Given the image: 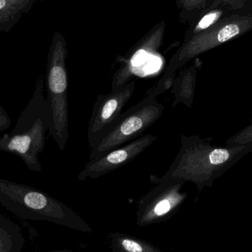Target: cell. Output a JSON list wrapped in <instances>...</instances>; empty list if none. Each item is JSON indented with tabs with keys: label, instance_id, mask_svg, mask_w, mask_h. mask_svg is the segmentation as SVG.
<instances>
[{
	"label": "cell",
	"instance_id": "6da1fadb",
	"mask_svg": "<svg viewBox=\"0 0 252 252\" xmlns=\"http://www.w3.org/2000/svg\"><path fill=\"white\" fill-rule=\"evenodd\" d=\"M210 139L182 135L181 148L161 180L190 181L198 188L211 185L241 158L252 152V142L235 147H216Z\"/></svg>",
	"mask_w": 252,
	"mask_h": 252
},
{
	"label": "cell",
	"instance_id": "7a4b0ae2",
	"mask_svg": "<svg viewBox=\"0 0 252 252\" xmlns=\"http://www.w3.org/2000/svg\"><path fill=\"white\" fill-rule=\"evenodd\" d=\"M50 118L44 96V76L39 74L32 97L10 133L0 136V151L19 157L31 171L42 170L38 157L45 147Z\"/></svg>",
	"mask_w": 252,
	"mask_h": 252
},
{
	"label": "cell",
	"instance_id": "3957f363",
	"mask_svg": "<svg viewBox=\"0 0 252 252\" xmlns=\"http://www.w3.org/2000/svg\"><path fill=\"white\" fill-rule=\"evenodd\" d=\"M164 109V106L157 101V97L151 94L147 95L121 113L90 145V159L140 137L162 116Z\"/></svg>",
	"mask_w": 252,
	"mask_h": 252
},
{
	"label": "cell",
	"instance_id": "277c9868",
	"mask_svg": "<svg viewBox=\"0 0 252 252\" xmlns=\"http://www.w3.org/2000/svg\"><path fill=\"white\" fill-rule=\"evenodd\" d=\"M47 97L50 126L49 133L63 151L69 139V106H68V75L62 48L54 46L50 50L47 63Z\"/></svg>",
	"mask_w": 252,
	"mask_h": 252
},
{
	"label": "cell",
	"instance_id": "5b68a950",
	"mask_svg": "<svg viewBox=\"0 0 252 252\" xmlns=\"http://www.w3.org/2000/svg\"><path fill=\"white\" fill-rule=\"evenodd\" d=\"M0 204L25 220H56L64 215L63 205L47 194L1 178Z\"/></svg>",
	"mask_w": 252,
	"mask_h": 252
},
{
	"label": "cell",
	"instance_id": "8992f818",
	"mask_svg": "<svg viewBox=\"0 0 252 252\" xmlns=\"http://www.w3.org/2000/svg\"><path fill=\"white\" fill-rule=\"evenodd\" d=\"M252 30V13L235 14L223 18L211 31L203 35L201 40L197 42L183 57L181 58L173 66L167 68L165 73L161 76L157 85L150 94L157 97L170 88L175 78V72L192 56L203 53L206 50L221 45L234 38H238Z\"/></svg>",
	"mask_w": 252,
	"mask_h": 252
},
{
	"label": "cell",
	"instance_id": "52a82bcc",
	"mask_svg": "<svg viewBox=\"0 0 252 252\" xmlns=\"http://www.w3.org/2000/svg\"><path fill=\"white\" fill-rule=\"evenodd\" d=\"M157 139V136L154 135H144L119 148L111 150L100 157L90 159L84 170L78 174V179H97L121 168L140 155Z\"/></svg>",
	"mask_w": 252,
	"mask_h": 252
},
{
	"label": "cell",
	"instance_id": "ba28073f",
	"mask_svg": "<svg viewBox=\"0 0 252 252\" xmlns=\"http://www.w3.org/2000/svg\"><path fill=\"white\" fill-rule=\"evenodd\" d=\"M135 86V81H130L122 87L112 90L108 94L97 96L89 122L90 145L121 115L124 106L132 97Z\"/></svg>",
	"mask_w": 252,
	"mask_h": 252
},
{
	"label": "cell",
	"instance_id": "9c48e42d",
	"mask_svg": "<svg viewBox=\"0 0 252 252\" xmlns=\"http://www.w3.org/2000/svg\"><path fill=\"white\" fill-rule=\"evenodd\" d=\"M36 0H0V35L8 32L29 13Z\"/></svg>",
	"mask_w": 252,
	"mask_h": 252
},
{
	"label": "cell",
	"instance_id": "30bf717a",
	"mask_svg": "<svg viewBox=\"0 0 252 252\" xmlns=\"http://www.w3.org/2000/svg\"><path fill=\"white\" fill-rule=\"evenodd\" d=\"M196 81L197 69L195 67L183 71L177 78H174L171 93L174 94L175 99L172 107H176L179 103H183L187 107L191 108L193 103Z\"/></svg>",
	"mask_w": 252,
	"mask_h": 252
},
{
	"label": "cell",
	"instance_id": "8fae6325",
	"mask_svg": "<svg viewBox=\"0 0 252 252\" xmlns=\"http://www.w3.org/2000/svg\"><path fill=\"white\" fill-rule=\"evenodd\" d=\"M25 245V235L21 226L0 213V252H22Z\"/></svg>",
	"mask_w": 252,
	"mask_h": 252
},
{
	"label": "cell",
	"instance_id": "7c38bea8",
	"mask_svg": "<svg viewBox=\"0 0 252 252\" xmlns=\"http://www.w3.org/2000/svg\"><path fill=\"white\" fill-rule=\"evenodd\" d=\"M252 142V123L244 127L235 136L229 138L226 142V146L235 147L248 145Z\"/></svg>",
	"mask_w": 252,
	"mask_h": 252
},
{
	"label": "cell",
	"instance_id": "4fadbf2b",
	"mask_svg": "<svg viewBox=\"0 0 252 252\" xmlns=\"http://www.w3.org/2000/svg\"><path fill=\"white\" fill-rule=\"evenodd\" d=\"M224 13L225 10H222V9L210 12V13L205 15L198 22L197 30H203L204 31V30L208 29V28L214 26L219 21L223 19Z\"/></svg>",
	"mask_w": 252,
	"mask_h": 252
},
{
	"label": "cell",
	"instance_id": "5bb4252c",
	"mask_svg": "<svg viewBox=\"0 0 252 252\" xmlns=\"http://www.w3.org/2000/svg\"><path fill=\"white\" fill-rule=\"evenodd\" d=\"M11 120L5 109L0 105V132L7 130L10 126Z\"/></svg>",
	"mask_w": 252,
	"mask_h": 252
},
{
	"label": "cell",
	"instance_id": "9a60e30c",
	"mask_svg": "<svg viewBox=\"0 0 252 252\" xmlns=\"http://www.w3.org/2000/svg\"><path fill=\"white\" fill-rule=\"evenodd\" d=\"M122 245L127 252H142V247L137 243L130 240H124L122 242Z\"/></svg>",
	"mask_w": 252,
	"mask_h": 252
}]
</instances>
